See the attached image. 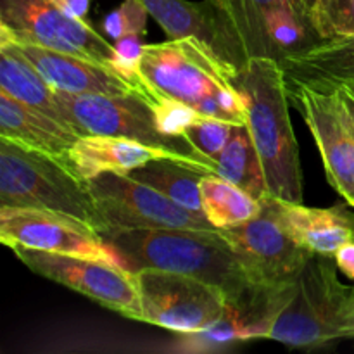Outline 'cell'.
<instances>
[{
    "mask_svg": "<svg viewBox=\"0 0 354 354\" xmlns=\"http://www.w3.org/2000/svg\"><path fill=\"white\" fill-rule=\"evenodd\" d=\"M82 135L68 123L19 102L0 90V138L64 162Z\"/></svg>",
    "mask_w": 354,
    "mask_h": 354,
    "instance_id": "19",
    "label": "cell"
},
{
    "mask_svg": "<svg viewBox=\"0 0 354 354\" xmlns=\"http://www.w3.org/2000/svg\"><path fill=\"white\" fill-rule=\"evenodd\" d=\"M239 69L196 38L145 45L140 82L149 95L176 100L204 116L248 123V102Z\"/></svg>",
    "mask_w": 354,
    "mask_h": 354,
    "instance_id": "1",
    "label": "cell"
},
{
    "mask_svg": "<svg viewBox=\"0 0 354 354\" xmlns=\"http://www.w3.org/2000/svg\"><path fill=\"white\" fill-rule=\"evenodd\" d=\"M351 85H354V83H351Z\"/></svg>",
    "mask_w": 354,
    "mask_h": 354,
    "instance_id": "34",
    "label": "cell"
},
{
    "mask_svg": "<svg viewBox=\"0 0 354 354\" xmlns=\"http://www.w3.org/2000/svg\"><path fill=\"white\" fill-rule=\"evenodd\" d=\"M296 280L290 283H259L237 301H227L225 313L209 328L197 334H182V348L204 351L237 341L270 339L273 324L290 301Z\"/></svg>",
    "mask_w": 354,
    "mask_h": 354,
    "instance_id": "14",
    "label": "cell"
},
{
    "mask_svg": "<svg viewBox=\"0 0 354 354\" xmlns=\"http://www.w3.org/2000/svg\"><path fill=\"white\" fill-rule=\"evenodd\" d=\"M147 7L140 0H124L120 7L109 12L104 19V33L111 40H118L127 35H144L147 31Z\"/></svg>",
    "mask_w": 354,
    "mask_h": 354,
    "instance_id": "28",
    "label": "cell"
},
{
    "mask_svg": "<svg viewBox=\"0 0 354 354\" xmlns=\"http://www.w3.org/2000/svg\"><path fill=\"white\" fill-rule=\"evenodd\" d=\"M16 258L31 272L69 287L100 306L140 322L142 308L135 273L85 256L61 254L30 248H12Z\"/></svg>",
    "mask_w": 354,
    "mask_h": 354,
    "instance_id": "10",
    "label": "cell"
},
{
    "mask_svg": "<svg viewBox=\"0 0 354 354\" xmlns=\"http://www.w3.org/2000/svg\"><path fill=\"white\" fill-rule=\"evenodd\" d=\"M149 14L165 30L169 40L196 38L221 59L242 71L244 59L235 48L216 7L211 0L189 2V0H140Z\"/></svg>",
    "mask_w": 354,
    "mask_h": 354,
    "instance_id": "17",
    "label": "cell"
},
{
    "mask_svg": "<svg viewBox=\"0 0 354 354\" xmlns=\"http://www.w3.org/2000/svg\"><path fill=\"white\" fill-rule=\"evenodd\" d=\"M216 175L263 201L268 196L265 169L248 123L234 128L230 140L216 158Z\"/></svg>",
    "mask_w": 354,
    "mask_h": 354,
    "instance_id": "23",
    "label": "cell"
},
{
    "mask_svg": "<svg viewBox=\"0 0 354 354\" xmlns=\"http://www.w3.org/2000/svg\"><path fill=\"white\" fill-rule=\"evenodd\" d=\"M7 44L16 45L21 54L47 80L48 85L59 92L73 93V95H85V93L127 95L131 92H145L124 78L120 71L102 62L31 44H16V41H7Z\"/></svg>",
    "mask_w": 354,
    "mask_h": 354,
    "instance_id": "15",
    "label": "cell"
},
{
    "mask_svg": "<svg viewBox=\"0 0 354 354\" xmlns=\"http://www.w3.org/2000/svg\"><path fill=\"white\" fill-rule=\"evenodd\" d=\"M154 159L182 162L206 175L214 173L209 166L180 152L152 147L131 138L104 137V135H82L66 154L64 165L83 180H90L106 171L128 173Z\"/></svg>",
    "mask_w": 354,
    "mask_h": 354,
    "instance_id": "16",
    "label": "cell"
},
{
    "mask_svg": "<svg viewBox=\"0 0 354 354\" xmlns=\"http://www.w3.org/2000/svg\"><path fill=\"white\" fill-rule=\"evenodd\" d=\"M0 241L10 249H40L124 266L120 252L102 235L83 221L54 211L0 206Z\"/></svg>",
    "mask_w": 354,
    "mask_h": 354,
    "instance_id": "12",
    "label": "cell"
},
{
    "mask_svg": "<svg viewBox=\"0 0 354 354\" xmlns=\"http://www.w3.org/2000/svg\"><path fill=\"white\" fill-rule=\"evenodd\" d=\"M311 23L322 40L354 37V0H318Z\"/></svg>",
    "mask_w": 354,
    "mask_h": 354,
    "instance_id": "26",
    "label": "cell"
},
{
    "mask_svg": "<svg viewBox=\"0 0 354 354\" xmlns=\"http://www.w3.org/2000/svg\"><path fill=\"white\" fill-rule=\"evenodd\" d=\"M334 256L313 254L296 279L290 301L270 332V341L317 348L344 339L342 310L349 287L339 280Z\"/></svg>",
    "mask_w": 354,
    "mask_h": 354,
    "instance_id": "5",
    "label": "cell"
},
{
    "mask_svg": "<svg viewBox=\"0 0 354 354\" xmlns=\"http://www.w3.org/2000/svg\"><path fill=\"white\" fill-rule=\"evenodd\" d=\"M66 121L80 135L123 137L144 142L152 147L168 149L197 159L216 173V162L201 154L187 138L162 130L152 99L145 92L127 95H73L55 90Z\"/></svg>",
    "mask_w": 354,
    "mask_h": 354,
    "instance_id": "6",
    "label": "cell"
},
{
    "mask_svg": "<svg viewBox=\"0 0 354 354\" xmlns=\"http://www.w3.org/2000/svg\"><path fill=\"white\" fill-rule=\"evenodd\" d=\"M237 83L248 102V127L265 169L268 196L303 203L299 145L289 114V85L273 59H251Z\"/></svg>",
    "mask_w": 354,
    "mask_h": 354,
    "instance_id": "3",
    "label": "cell"
},
{
    "mask_svg": "<svg viewBox=\"0 0 354 354\" xmlns=\"http://www.w3.org/2000/svg\"><path fill=\"white\" fill-rule=\"evenodd\" d=\"M0 206L68 214L97 234L109 230L88 182L62 161L0 138Z\"/></svg>",
    "mask_w": 354,
    "mask_h": 354,
    "instance_id": "4",
    "label": "cell"
},
{
    "mask_svg": "<svg viewBox=\"0 0 354 354\" xmlns=\"http://www.w3.org/2000/svg\"><path fill=\"white\" fill-rule=\"evenodd\" d=\"M86 182L109 230H218L206 216L128 173L106 171Z\"/></svg>",
    "mask_w": 354,
    "mask_h": 354,
    "instance_id": "8",
    "label": "cell"
},
{
    "mask_svg": "<svg viewBox=\"0 0 354 354\" xmlns=\"http://www.w3.org/2000/svg\"><path fill=\"white\" fill-rule=\"evenodd\" d=\"M130 272L144 268L183 273L218 287L237 301L259 286L220 230H109L102 234Z\"/></svg>",
    "mask_w": 354,
    "mask_h": 354,
    "instance_id": "2",
    "label": "cell"
},
{
    "mask_svg": "<svg viewBox=\"0 0 354 354\" xmlns=\"http://www.w3.org/2000/svg\"><path fill=\"white\" fill-rule=\"evenodd\" d=\"M235 127H237L235 123L220 120V118L199 116L192 124H189L185 135L190 140V144L201 154L209 158L211 161H216V158L221 154L225 145L230 140Z\"/></svg>",
    "mask_w": 354,
    "mask_h": 354,
    "instance_id": "27",
    "label": "cell"
},
{
    "mask_svg": "<svg viewBox=\"0 0 354 354\" xmlns=\"http://www.w3.org/2000/svg\"><path fill=\"white\" fill-rule=\"evenodd\" d=\"M268 201L289 234L313 254L335 256L342 245L354 241V213L348 209V203L334 207H308L272 196Z\"/></svg>",
    "mask_w": 354,
    "mask_h": 354,
    "instance_id": "18",
    "label": "cell"
},
{
    "mask_svg": "<svg viewBox=\"0 0 354 354\" xmlns=\"http://www.w3.org/2000/svg\"><path fill=\"white\" fill-rule=\"evenodd\" d=\"M337 88L339 92H341L342 100H344L346 109H348L349 118H351V123L354 128V85H351V83H344V85L337 86Z\"/></svg>",
    "mask_w": 354,
    "mask_h": 354,
    "instance_id": "32",
    "label": "cell"
},
{
    "mask_svg": "<svg viewBox=\"0 0 354 354\" xmlns=\"http://www.w3.org/2000/svg\"><path fill=\"white\" fill-rule=\"evenodd\" d=\"M0 90L54 120L68 123L55 90L14 44H0Z\"/></svg>",
    "mask_w": 354,
    "mask_h": 354,
    "instance_id": "22",
    "label": "cell"
},
{
    "mask_svg": "<svg viewBox=\"0 0 354 354\" xmlns=\"http://www.w3.org/2000/svg\"><path fill=\"white\" fill-rule=\"evenodd\" d=\"M299 2H301V6L306 7V9L310 10V14H311V9H313V7L317 6L318 0H299Z\"/></svg>",
    "mask_w": 354,
    "mask_h": 354,
    "instance_id": "33",
    "label": "cell"
},
{
    "mask_svg": "<svg viewBox=\"0 0 354 354\" xmlns=\"http://www.w3.org/2000/svg\"><path fill=\"white\" fill-rule=\"evenodd\" d=\"M133 273L140 296V322L176 334H197L225 313L227 296L211 283L156 268Z\"/></svg>",
    "mask_w": 354,
    "mask_h": 354,
    "instance_id": "9",
    "label": "cell"
},
{
    "mask_svg": "<svg viewBox=\"0 0 354 354\" xmlns=\"http://www.w3.org/2000/svg\"><path fill=\"white\" fill-rule=\"evenodd\" d=\"M220 234L234 245L259 283L279 286L294 282L313 256L283 227L268 196L261 201V213L258 216L220 228Z\"/></svg>",
    "mask_w": 354,
    "mask_h": 354,
    "instance_id": "13",
    "label": "cell"
},
{
    "mask_svg": "<svg viewBox=\"0 0 354 354\" xmlns=\"http://www.w3.org/2000/svg\"><path fill=\"white\" fill-rule=\"evenodd\" d=\"M73 16L76 17H82L85 19L86 12H88V7H90V0H59Z\"/></svg>",
    "mask_w": 354,
    "mask_h": 354,
    "instance_id": "31",
    "label": "cell"
},
{
    "mask_svg": "<svg viewBox=\"0 0 354 354\" xmlns=\"http://www.w3.org/2000/svg\"><path fill=\"white\" fill-rule=\"evenodd\" d=\"M337 268L354 282V241L342 245L334 256Z\"/></svg>",
    "mask_w": 354,
    "mask_h": 354,
    "instance_id": "29",
    "label": "cell"
},
{
    "mask_svg": "<svg viewBox=\"0 0 354 354\" xmlns=\"http://www.w3.org/2000/svg\"><path fill=\"white\" fill-rule=\"evenodd\" d=\"M201 203L206 220L218 230L248 221L261 213V201L216 173L204 175L201 180Z\"/></svg>",
    "mask_w": 354,
    "mask_h": 354,
    "instance_id": "24",
    "label": "cell"
},
{
    "mask_svg": "<svg viewBox=\"0 0 354 354\" xmlns=\"http://www.w3.org/2000/svg\"><path fill=\"white\" fill-rule=\"evenodd\" d=\"M342 328H344V339L354 337V287H349L348 297L344 301L342 310Z\"/></svg>",
    "mask_w": 354,
    "mask_h": 354,
    "instance_id": "30",
    "label": "cell"
},
{
    "mask_svg": "<svg viewBox=\"0 0 354 354\" xmlns=\"http://www.w3.org/2000/svg\"><path fill=\"white\" fill-rule=\"evenodd\" d=\"M211 2L216 7L235 48L245 64L251 59H272L268 33H266V23L270 16L287 6H301L299 0H211Z\"/></svg>",
    "mask_w": 354,
    "mask_h": 354,
    "instance_id": "21",
    "label": "cell"
},
{
    "mask_svg": "<svg viewBox=\"0 0 354 354\" xmlns=\"http://www.w3.org/2000/svg\"><path fill=\"white\" fill-rule=\"evenodd\" d=\"M289 97L306 121L324 159L332 189L354 209V128L339 88L287 83Z\"/></svg>",
    "mask_w": 354,
    "mask_h": 354,
    "instance_id": "11",
    "label": "cell"
},
{
    "mask_svg": "<svg viewBox=\"0 0 354 354\" xmlns=\"http://www.w3.org/2000/svg\"><path fill=\"white\" fill-rule=\"evenodd\" d=\"M128 175L159 190L180 206L204 216L201 203V180L206 173L169 159H154L128 171Z\"/></svg>",
    "mask_w": 354,
    "mask_h": 354,
    "instance_id": "25",
    "label": "cell"
},
{
    "mask_svg": "<svg viewBox=\"0 0 354 354\" xmlns=\"http://www.w3.org/2000/svg\"><path fill=\"white\" fill-rule=\"evenodd\" d=\"M31 44L116 69V47L59 0H0V44Z\"/></svg>",
    "mask_w": 354,
    "mask_h": 354,
    "instance_id": "7",
    "label": "cell"
},
{
    "mask_svg": "<svg viewBox=\"0 0 354 354\" xmlns=\"http://www.w3.org/2000/svg\"><path fill=\"white\" fill-rule=\"evenodd\" d=\"M279 64L287 83H306L318 90L354 83V37L322 40L289 54Z\"/></svg>",
    "mask_w": 354,
    "mask_h": 354,
    "instance_id": "20",
    "label": "cell"
}]
</instances>
